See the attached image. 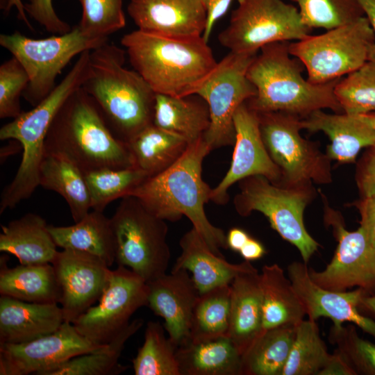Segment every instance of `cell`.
<instances>
[{"instance_id":"4316f807","label":"cell","mask_w":375,"mask_h":375,"mask_svg":"<svg viewBox=\"0 0 375 375\" xmlns=\"http://www.w3.org/2000/svg\"><path fill=\"white\" fill-rule=\"evenodd\" d=\"M176 358L181 375H241L242 355L227 336L190 340Z\"/></svg>"},{"instance_id":"83f0119b","label":"cell","mask_w":375,"mask_h":375,"mask_svg":"<svg viewBox=\"0 0 375 375\" xmlns=\"http://www.w3.org/2000/svg\"><path fill=\"white\" fill-rule=\"evenodd\" d=\"M8 256L0 258V294L32 303H58L60 289L51 263L22 265L10 268Z\"/></svg>"},{"instance_id":"ee69618b","label":"cell","mask_w":375,"mask_h":375,"mask_svg":"<svg viewBox=\"0 0 375 375\" xmlns=\"http://www.w3.org/2000/svg\"><path fill=\"white\" fill-rule=\"evenodd\" d=\"M29 77L19 61L12 56L0 66V118L15 119L22 112L20 97Z\"/></svg>"},{"instance_id":"6da1fadb","label":"cell","mask_w":375,"mask_h":375,"mask_svg":"<svg viewBox=\"0 0 375 375\" xmlns=\"http://www.w3.org/2000/svg\"><path fill=\"white\" fill-rule=\"evenodd\" d=\"M210 151L203 138L190 144L173 165L147 178L129 195L165 221L185 216L210 249L223 256L220 249H228L226 235L210 222L204 208L212 188L202 178V164Z\"/></svg>"},{"instance_id":"ab89813d","label":"cell","mask_w":375,"mask_h":375,"mask_svg":"<svg viewBox=\"0 0 375 375\" xmlns=\"http://www.w3.org/2000/svg\"><path fill=\"white\" fill-rule=\"evenodd\" d=\"M335 94L344 113L360 115L375 112V62L367 61L340 78Z\"/></svg>"},{"instance_id":"bcb514c9","label":"cell","mask_w":375,"mask_h":375,"mask_svg":"<svg viewBox=\"0 0 375 375\" xmlns=\"http://www.w3.org/2000/svg\"><path fill=\"white\" fill-rule=\"evenodd\" d=\"M356 181L362 197L375 195V146L369 147L359 161Z\"/></svg>"},{"instance_id":"f35d334b","label":"cell","mask_w":375,"mask_h":375,"mask_svg":"<svg viewBox=\"0 0 375 375\" xmlns=\"http://www.w3.org/2000/svg\"><path fill=\"white\" fill-rule=\"evenodd\" d=\"M88 188L91 208L103 212L112 201L129 194L149 175L131 167L123 169H101L84 173Z\"/></svg>"},{"instance_id":"4fadbf2b","label":"cell","mask_w":375,"mask_h":375,"mask_svg":"<svg viewBox=\"0 0 375 375\" xmlns=\"http://www.w3.org/2000/svg\"><path fill=\"white\" fill-rule=\"evenodd\" d=\"M256 55L229 51L197 93L209 108L210 126L203 138L211 150L235 143L234 114L256 94L247 77L248 68Z\"/></svg>"},{"instance_id":"ffe728a7","label":"cell","mask_w":375,"mask_h":375,"mask_svg":"<svg viewBox=\"0 0 375 375\" xmlns=\"http://www.w3.org/2000/svg\"><path fill=\"white\" fill-rule=\"evenodd\" d=\"M147 283V306L163 319L169 339L177 347L189 342L193 309L200 294L189 272L172 269Z\"/></svg>"},{"instance_id":"3957f363","label":"cell","mask_w":375,"mask_h":375,"mask_svg":"<svg viewBox=\"0 0 375 375\" xmlns=\"http://www.w3.org/2000/svg\"><path fill=\"white\" fill-rule=\"evenodd\" d=\"M44 154L63 157L84 173L134 167L126 144L115 136L95 101L82 87L67 98L53 119Z\"/></svg>"},{"instance_id":"d590c367","label":"cell","mask_w":375,"mask_h":375,"mask_svg":"<svg viewBox=\"0 0 375 375\" xmlns=\"http://www.w3.org/2000/svg\"><path fill=\"white\" fill-rule=\"evenodd\" d=\"M231 283L200 293L193 309L190 340L228 337Z\"/></svg>"},{"instance_id":"e575fe53","label":"cell","mask_w":375,"mask_h":375,"mask_svg":"<svg viewBox=\"0 0 375 375\" xmlns=\"http://www.w3.org/2000/svg\"><path fill=\"white\" fill-rule=\"evenodd\" d=\"M142 319H135L115 338L95 351L74 357L47 375H115L126 369L119 362L127 340L142 326Z\"/></svg>"},{"instance_id":"74e56055","label":"cell","mask_w":375,"mask_h":375,"mask_svg":"<svg viewBox=\"0 0 375 375\" xmlns=\"http://www.w3.org/2000/svg\"><path fill=\"white\" fill-rule=\"evenodd\" d=\"M329 356L316 321L303 319L297 326L295 338L281 375H318Z\"/></svg>"},{"instance_id":"484cf974","label":"cell","mask_w":375,"mask_h":375,"mask_svg":"<svg viewBox=\"0 0 375 375\" xmlns=\"http://www.w3.org/2000/svg\"><path fill=\"white\" fill-rule=\"evenodd\" d=\"M48 226L35 213L1 225L0 251L15 256L22 265L51 263L58 250Z\"/></svg>"},{"instance_id":"e0dca14e","label":"cell","mask_w":375,"mask_h":375,"mask_svg":"<svg viewBox=\"0 0 375 375\" xmlns=\"http://www.w3.org/2000/svg\"><path fill=\"white\" fill-rule=\"evenodd\" d=\"M51 264L60 289L64 321L72 323L99 300L111 269L98 256L68 249L58 251Z\"/></svg>"},{"instance_id":"cb8c5ba5","label":"cell","mask_w":375,"mask_h":375,"mask_svg":"<svg viewBox=\"0 0 375 375\" xmlns=\"http://www.w3.org/2000/svg\"><path fill=\"white\" fill-rule=\"evenodd\" d=\"M179 245L181 252L172 270L190 272L199 293L229 284L238 274L253 267L250 261L233 264L217 255L193 227L182 236Z\"/></svg>"},{"instance_id":"8d00e7d4","label":"cell","mask_w":375,"mask_h":375,"mask_svg":"<svg viewBox=\"0 0 375 375\" xmlns=\"http://www.w3.org/2000/svg\"><path fill=\"white\" fill-rule=\"evenodd\" d=\"M165 330L158 322L147 323L144 343L132 360L135 375H181L177 347L166 337Z\"/></svg>"},{"instance_id":"4dcf8cb0","label":"cell","mask_w":375,"mask_h":375,"mask_svg":"<svg viewBox=\"0 0 375 375\" xmlns=\"http://www.w3.org/2000/svg\"><path fill=\"white\" fill-rule=\"evenodd\" d=\"M262 296V330L283 324L297 325L306 315L288 276L276 263L265 265L260 273Z\"/></svg>"},{"instance_id":"9f6ffc18","label":"cell","mask_w":375,"mask_h":375,"mask_svg":"<svg viewBox=\"0 0 375 375\" xmlns=\"http://www.w3.org/2000/svg\"><path fill=\"white\" fill-rule=\"evenodd\" d=\"M362 121L365 122L375 128V112L357 115Z\"/></svg>"},{"instance_id":"8fae6325","label":"cell","mask_w":375,"mask_h":375,"mask_svg":"<svg viewBox=\"0 0 375 375\" xmlns=\"http://www.w3.org/2000/svg\"><path fill=\"white\" fill-rule=\"evenodd\" d=\"M258 113L264 144L282 174L280 185L327 184L332 181L331 160L320 151L315 142L301 135L302 118L283 112Z\"/></svg>"},{"instance_id":"816d5d0a","label":"cell","mask_w":375,"mask_h":375,"mask_svg":"<svg viewBox=\"0 0 375 375\" xmlns=\"http://www.w3.org/2000/svg\"><path fill=\"white\" fill-rule=\"evenodd\" d=\"M249 238V234L243 229L233 228L226 234L228 248L232 251L239 252Z\"/></svg>"},{"instance_id":"d6986e66","label":"cell","mask_w":375,"mask_h":375,"mask_svg":"<svg viewBox=\"0 0 375 375\" xmlns=\"http://www.w3.org/2000/svg\"><path fill=\"white\" fill-rule=\"evenodd\" d=\"M287 271L308 319L317 321L322 317H328L335 326L353 323L375 338V320L362 315L358 308L360 299L367 295L363 290L339 292L324 289L310 279L305 262H292Z\"/></svg>"},{"instance_id":"b9f144b4","label":"cell","mask_w":375,"mask_h":375,"mask_svg":"<svg viewBox=\"0 0 375 375\" xmlns=\"http://www.w3.org/2000/svg\"><path fill=\"white\" fill-rule=\"evenodd\" d=\"M82 6V16L77 24L85 33L108 38L126 26L123 0H77Z\"/></svg>"},{"instance_id":"30bf717a","label":"cell","mask_w":375,"mask_h":375,"mask_svg":"<svg viewBox=\"0 0 375 375\" xmlns=\"http://www.w3.org/2000/svg\"><path fill=\"white\" fill-rule=\"evenodd\" d=\"M227 27L218 35L230 51L257 54L276 42H294L310 35L297 7L283 0H238Z\"/></svg>"},{"instance_id":"9c48e42d","label":"cell","mask_w":375,"mask_h":375,"mask_svg":"<svg viewBox=\"0 0 375 375\" xmlns=\"http://www.w3.org/2000/svg\"><path fill=\"white\" fill-rule=\"evenodd\" d=\"M108 41L85 33L78 25L67 33L44 39L30 38L18 31L0 35L1 46L19 61L28 75L22 97L33 107L53 90L56 77L74 56Z\"/></svg>"},{"instance_id":"7c38bea8","label":"cell","mask_w":375,"mask_h":375,"mask_svg":"<svg viewBox=\"0 0 375 375\" xmlns=\"http://www.w3.org/2000/svg\"><path fill=\"white\" fill-rule=\"evenodd\" d=\"M67 97L62 90L55 88L32 110L22 112L1 128L0 139L18 141L23 153L14 178L1 192L0 214L28 199L39 186L45 137Z\"/></svg>"},{"instance_id":"7dc6e473","label":"cell","mask_w":375,"mask_h":375,"mask_svg":"<svg viewBox=\"0 0 375 375\" xmlns=\"http://www.w3.org/2000/svg\"><path fill=\"white\" fill-rule=\"evenodd\" d=\"M206 11V24L203 38L208 42L214 26L228 10L235 0H201ZM238 1V0H237Z\"/></svg>"},{"instance_id":"ac0fdd59","label":"cell","mask_w":375,"mask_h":375,"mask_svg":"<svg viewBox=\"0 0 375 375\" xmlns=\"http://www.w3.org/2000/svg\"><path fill=\"white\" fill-rule=\"evenodd\" d=\"M233 122L235 140L231 165L222 180L212 189L210 195V201L219 205L228 201L229 188L247 177L260 175L279 185L282 181L281 170L264 144L258 113L246 101L237 109Z\"/></svg>"},{"instance_id":"5bb4252c","label":"cell","mask_w":375,"mask_h":375,"mask_svg":"<svg viewBox=\"0 0 375 375\" xmlns=\"http://www.w3.org/2000/svg\"><path fill=\"white\" fill-rule=\"evenodd\" d=\"M148 295V283L130 269L118 265L111 270L99 303L90 307L72 324L92 342L106 344L129 324L137 310L147 306Z\"/></svg>"},{"instance_id":"f1b7e54d","label":"cell","mask_w":375,"mask_h":375,"mask_svg":"<svg viewBox=\"0 0 375 375\" xmlns=\"http://www.w3.org/2000/svg\"><path fill=\"white\" fill-rule=\"evenodd\" d=\"M210 122L208 104L198 94H156L153 124L181 136L189 144L203 138Z\"/></svg>"},{"instance_id":"5b68a950","label":"cell","mask_w":375,"mask_h":375,"mask_svg":"<svg viewBox=\"0 0 375 375\" xmlns=\"http://www.w3.org/2000/svg\"><path fill=\"white\" fill-rule=\"evenodd\" d=\"M290 42L262 47L251 62L247 77L256 94L249 106L258 112H283L302 119L323 109L343 112L335 94L340 78L322 84L306 79L303 65L289 51Z\"/></svg>"},{"instance_id":"11a10c76","label":"cell","mask_w":375,"mask_h":375,"mask_svg":"<svg viewBox=\"0 0 375 375\" xmlns=\"http://www.w3.org/2000/svg\"><path fill=\"white\" fill-rule=\"evenodd\" d=\"M12 6H15L17 9L18 19L23 21L31 29H33L26 15L24 5L22 1L21 0H8L6 11L8 12Z\"/></svg>"},{"instance_id":"f907efd6","label":"cell","mask_w":375,"mask_h":375,"mask_svg":"<svg viewBox=\"0 0 375 375\" xmlns=\"http://www.w3.org/2000/svg\"><path fill=\"white\" fill-rule=\"evenodd\" d=\"M265 252L263 245L251 237L239 251L244 260L250 262L262 258Z\"/></svg>"},{"instance_id":"60d3db41","label":"cell","mask_w":375,"mask_h":375,"mask_svg":"<svg viewBox=\"0 0 375 375\" xmlns=\"http://www.w3.org/2000/svg\"><path fill=\"white\" fill-rule=\"evenodd\" d=\"M310 28L329 30L365 16L357 0H291Z\"/></svg>"},{"instance_id":"ba28073f","label":"cell","mask_w":375,"mask_h":375,"mask_svg":"<svg viewBox=\"0 0 375 375\" xmlns=\"http://www.w3.org/2000/svg\"><path fill=\"white\" fill-rule=\"evenodd\" d=\"M375 35L365 16L289 44L292 56L307 72V79L322 84L341 78L369 61Z\"/></svg>"},{"instance_id":"f5cc1de1","label":"cell","mask_w":375,"mask_h":375,"mask_svg":"<svg viewBox=\"0 0 375 375\" xmlns=\"http://www.w3.org/2000/svg\"><path fill=\"white\" fill-rule=\"evenodd\" d=\"M362 7L365 16L369 20L375 35V0H357ZM369 61L375 62V42L372 49Z\"/></svg>"},{"instance_id":"277c9868","label":"cell","mask_w":375,"mask_h":375,"mask_svg":"<svg viewBox=\"0 0 375 375\" xmlns=\"http://www.w3.org/2000/svg\"><path fill=\"white\" fill-rule=\"evenodd\" d=\"M126 53L108 41L91 50L82 88L95 101L115 136L126 144L153 124L156 93L135 70L124 67Z\"/></svg>"},{"instance_id":"c3c4849f","label":"cell","mask_w":375,"mask_h":375,"mask_svg":"<svg viewBox=\"0 0 375 375\" xmlns=\"http://www.w3.org/2000/svg\"><path fill=\"white\" fill-rule=\"evenodd\" d=\"M360 214V226L375 245V195L362 197L356 203Z\"/></svg>"},{"instance_id":"52a82bcc","label":"cell","mask_w":375,"mask_h":375,"mask_svg":"<svg viewBox=\"0 0 375 375\" xmlns=\"http://www.w3.org/2000/svg\"><path fill=\"white\" fill-rule=\"evenodd\" d=\"M110 220L118 265L130 269L147 283L166 273L171 253L165 220L131 195L122 198Z\"/></svg>"},{"instance_id":"7bdbcfd3","label":"cell","mask_w":375,"mask_h":375,"mask_svg":"<svg viewBox=\"0 0 375 375\" xmlns=\"http://www.w3.org/2000/svg\"><path fill=\"white\" fill-rule=\"evenodd\" d=\"M328 338L357 375H375V344L360 338L354 325H333Z\"/></svg>"},{"instance_id":"d6a6232c","label":"cell","mask_w":375,"mask_h":375,"mask_svg":"<svg viewBox=\"0 0 375 375\" xmlns=\"http://www.w3.org/2000/svg\"><path fill=\"white\" fill-rule=\"evenodd\" d=\"M126 145L134 167L151 176L173 165L189 144L181 136L151 124L133 137Z\"/></svg>"},{"instance_id":"8992f818","label":"cell","mask_w":375,"mask_h":375,"mask_svg":"<svg viewBox=\"0 0 375 375\" xmlns=\"http://www.w3.org/2000/svg\"><path fill=\"white\" fill-rule=\"evenodd\" d=\"M240 192L234 198L238 213L243 217L253 211L262 213L281 237L296 247L303 262L317 251L319 243L309 234L303 212L314 195L312 185L275 184L260 175L239 181Z\"/></svg>"},{"instance_id":"f6af8a7d","label":"cell","mask_w":375,"mask_h":375,"mask_svg":"<svg viewBox=\"0 0 375 375\" xmlns=\"http://www.w3.org/2000/svg\"><path fill=\"white\" fill-rule=\"evenodd\" d=\"M24 10L32 19L53 34L62 35L72 28L57 15L52 0H29L24 4Z\"/></svg>"},{"instance_id":"681fc988","label":"cell","mask_w":375,"mask_h":375,"mask_svg":"<svg viewBox=\"0 0 375 375\" xmlns=\"http://www.w3.org/2000/svg\"><path fill=\"white\" fill-rule=\"evenodd\" d=\"M318 375H357L346 358L337 350L330 356Z\"/></svg>"},{"instance_id":"7402d4cb","label":"cell","mask_w":375,"mask_h":375,"mask_svg":"<svg viewBox=\"0 0 375 375\" xmlns=\"http://www.w3.org/2000/svg\"><path fill=\"white\" fill-rule=\"evenodd\" d=\"M58 303L0 297V344H21L56 331L64 322Z\"/></svg>"},{"instance_id":"603a6c76","label":"cell","mask_w":375,"mask_h":375,"mask_svg":"<svg viewBox=\"0 0 375 375\" xmlns=\"http://www.w3.org/2000/svg\"><path fill=\"white\" fill-rule=\"evenodd\" d=\"M302 128L322 131L329 138L326 154L332 160L353 162L363 148L375 146V128L357 115L316 110L301 119Z\"/></svg>"},{"instance_id":"7a4b0ae2","label":"cell","mask_w":375,"mask_h":375,"mask_svg":"<svg viewBox=\"0 0 375 375\" xmlns=\"http://www.w3.org/2000/svg\"><path fill=\"white\" fill-rule=\"evenodd\" d=\"M202 36L172 38L135 30L121 44L129 62L156 94L181 97L195 94L218 62Z\"/></svg>"},{"instance_id":"836d02e7","label":"cell","mask_w":375,"mask_h":375,"mask_svg":"<svg viewBox=\"0 0 375 375\" xmlns=\"http://www.w3.org/2000/svg\"><path fill=\"white\" fill-rule=\"evenodd\" d=\"M295 324L265 329L242 355L241 375H281L296 335Z\"/></svg>"},{"instance_id":"db71d44e","label":"cell","mask_w":375,"mask_h":375,"mask_svg":"<svg viewBox=\"0 0 375 375\" xmlns=\"http://www.w3.org/2000/svg\"><path fill=\"white\" fill-rule=\"evenodd\" d=\"M358 308L362 315L375 320V294L365 295L360 299Z\"/></svg>"},{"instance_id":"1f68e13d","label":"cell","mask_w":375,"mask_h":375,"mask_svg":"<svg viewBox=\"0 0 375 375\" xmlns=\"http://www.w3.org/2000/svg\"><path fill=\"white\" fill-rule=\"evenodd\" d=\"M39 185L56 192L65 199L75 222L83 218L91 209L84 172L63 157L44 154L40 167Z\"/></svg>"},{"instance_id":"d4e9b609","label":"cell","mask_w":375,"mask_h":375,"mask_svg":"<svg viewBox=\"0 0 375 375\" xmlns=\"http://www.w3.org/2000/svg\"><path fill=\"white\" fill-rule=\"evenodd\" d=\"M262 305L260 273L253 266L231 283L228 337L241 355L262 331Z\"/></svg>"},{"instance_id":"44dd1931","label":"cell","mask_w":375,"mask_h":375,"mask_svg":"<svg viewBox=\"0 0 375 375\" xmlns=\"http://www.w3.org/2000/svg\"><path fill=\"white\" fill-rule=\"evenodd\" d=\"M127 11L138 30L162 36H202L206 24L201 0H130Z\"/></svg>"},{"instance_id":"2e32d148","label":"cell","mask_w":375,"mask_h":375,"mask_svg":"<svg viewBox=\"0 0 375 375\" xmlns=\"http://www.w3.org/2000/svg\"><path fill=\"white\" fill-rule=\"evenodd\" d=\"M72 323L64 322L54 332L21 344H0L1 375H47L70 359L100 349Z\"/></svg>"},{"instance_id":"9a60e30c","label":"cell","mask_w":375,"mask_h":375,"mask_svg":"<svg viewBox=\"0 0 375 375\" xmlns=\"http://www.w3.org/2000/svg\"><path fill=\"white\" fill-rule=\"evenodd\" d=\"M326 219L333 226L338 247L324 270L308 269L310 279L329 290L342 292L357 287L367 295L375 294V245L361 226L347 231L331 210Z\"/></svg>"},{"instance_id":"f546056e","label":"cell","mask_w":375,"mask_h":375,"mask_svg":"<svg viewBox=\"0 0 375 375\" xmlns=\"http://www.w3.org/2000/svg\"><path fill=\"white\" fill-rule=\"evenodd\" d=\"M57 247L87 252L110 267L115 262V240L110 218L103 212H89L74 225L48 226Z\"/></svg>"}]
</instances>
